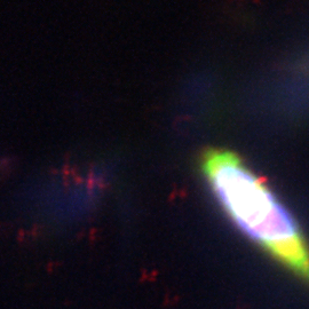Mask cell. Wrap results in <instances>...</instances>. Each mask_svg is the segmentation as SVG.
I'll return each instance as SVG.
<instances>
[{"label": "cell", "instance_id": "obj_1", "mask_svg": "<svg viewBox=\"0 0 309 309\" xmlns=\"http://www.w3.org/2000/svg\"><path fill=\"white\" fill-rule=\"evenodd\" d=\"M199 169L234 225L261 250L309 284V244L298 223L264 180L238 154L208 148Z\"/></svg>", "mask_w": 309, "mask_h": 309}]
</instances>
